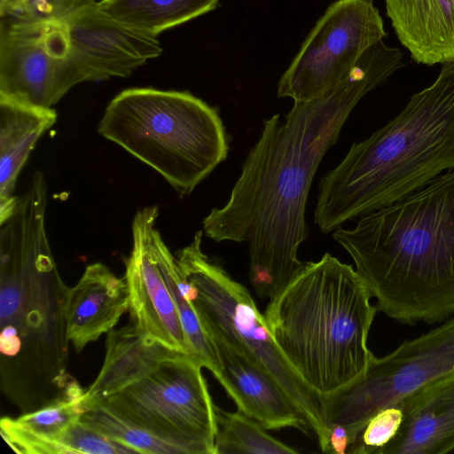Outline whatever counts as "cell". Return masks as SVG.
<instances>
[{
  "label": "cell",
  "instance_id": "obj_1",
  "mask_svg": "<svg viewBox=\"0 0 454 454\" xmlns=\"http://www.w3.org/2000/svg\"><path fill=\"white\" fill-rule=\"evenodd\" d=\"M402 51L380 41L348 76L324 96L294 102L281 120L263 121L230 198L203 219L215 242H247L249 280L260 298L271 299L300 271V245L308 238L305 212L324 156L358 102L404 66Z\"/></svg>",
  "mask_w": 454,
  "mask_h": 454
},
{
  "label": "cell",
  "instance_id": "obj_2",
  "mask_svg": "<svg viewBox=\"0 0 454 454\" xmlns=\"http://www.w3.org/2000/svg\"><path fill=\"white\" fill-rule=\"evenodd\" d=\"M377 300L410 325L454 316V168L333 233Z\"/></svg>",
  "mask_w": 454,
  "mask_h": 454
},
{
  "label": "cell",
  "instance_id": "obj_3",
  "mask_svg": "<svg viewBox=\"0 0 454 454\" xmlns=\"http://www.w3.org/2000/svg\"><path fill=\"white\" fill-rule=\"evenodd\" d=\"M454 168V61L403 109L351 145L318 185L314 222L325 232L399 201Z\"/></svg>",
  "mask_w": 454,
  "mask_h": 454
},
{
  "label": "cell",
  "instance_id": "obj_4",
  "mask_svg": "<svg viewBox=\"0 0 454 454\" xmlns=\"http://www.w3.org/2000/svg\"><path fill=\"white\" fill-rule=\"evenodd\" d=\"M349 264L325 253L270 299L264 317L289 364L314 390L332 394L358 378L374 355L367 339L377 312Z\"/></svg>",
  "mask_w": 454,
  "mask_h": 454
},
{
  "label": "cell",
  "instance_id": "obj_5",
  "mask_svg": "<svg viewBox=\"0 0 454 454\" xmlns=\"http://www.w3.org/2000/svg\"><path fill=\"white\" fill-rule=\"evenodd\" d=\"M202 367L133 324L112 330L102 368L83 393V410L103 405L179 454H215V404Z\"/></svg>",
  "mask_w": 454,
  "mask_h": 454
},
{
  "label": "cell",
  "instance_id": "obj_6",
  "mask_svg": "<svg viewBox=\"0 0 454 454\" xmlns=\"http://www.w3.org/2000/svg\"><path fill=\"white\" fill-rule=\"evenodd\" d=\"M47 185L34 173L13 214L0 224L2 358H35L64 385L68 340L62 281L46 232Z\"/></svg>",
  "mask_w": 454,
  "mask_h": 454
},
{
  "label": "cell",
  "instance_id": "obj_7",
  "mask_svg": "<svg viewBox=\"0 0 454 454\" xmlns=\"http://www.w3.org/2000/svg\"><path fill=\"white\" fill-rule=\"evenodd\" d=\"M98 131L154 169L181 197L229 153L217 109L188 91L126 89L109 102Z\"/></svg>",
  "mask_w": 454,
  "mask_h": 454
},
{
  "label": "cell",
  "instance_id": "obj_8",
  "mask_svg": "<svg viewBox=\"0 0 454 454\" xmlns=\"http://www.w3.org/2000/svg\"><path fill=\"white\" fill-rule=\"evenodd\" d=\"M203 231L177 253L182 275L204 330L210 329L271 375L301 413L321 451L327 444L323 395L309 386L277 345L250 293L202 250Z\"/></svg>",
  "mask_w": 454,
  "mask_h": 454
},
{
  "label": "cell",
  "instance_id": "obj_9",
  "mask_svg": "<svg viewBox=\"0 0 454 454\" xmlns=\"http://www.w3.org/2000/svg\"><path fill=\"white\" fill-rule=\"evenodd\" d=\"M454 371V316L391 353L372 358L355 380L323 395L326 427H346L356 442L370 419L422 385Z\"/></svg>",
  "mask_w": 454,
  "mask_h": 454
},
{
  "label": "cell",
  "instance_id": "obj_10",
  "mask_svg": "<svg viewBox=\"0 0 454 454\" xmlns=\"http://www.w3.org/2000/svg\"><path fill=\"white\" fill-rule=\"evenodd\" d=\"M387 35L372 0H337L317 21L278 83V98H318L338 86Z\"/></svg>",
  "mask_w": 454,
  "mask_h": 454
},
{
  "label": "cell",
  "instance_id": "obj_11",
  "mask_svg": "<svg viewBox=\"0 0 454 454\" xmlns=\"http://www.w3.org/2000/svg\"><path fill=\"white\" fill-rule=\"evenodd\" d=\"M90 82L73 52L65 22L0 20V95L52 108L73 87Z\"/></svg>",
  "mask_w": 454,
  "mask_h": 454
},
{
  "label": "cell",
  "instance_id": "obj_12",
  "mask_svg": "<svg viewBox=\"0 0 454 454\" xmlns=\"http://www.w3.org/2000/svg\"><path fill=\"white\" fill-rule=\"evenodd\" d=\"M157 206L139 209L132 222V249L125 274L132 324L145 337L193 356L163 270L168 248L156 222Z\"/></svg>",
  "mask_w": 454,
  "mask_h": 454
},
{
  "label": "cell",
  "instance_id": "obj_13",
  "mask_svg": "<svg viewBox=\"0 0 454 454\" xmlns=\"http://www.w3.org/2000/svg\"><path fill=\"white\" fill-rule=\"evenodd\" d=\"M74 54L90 82L128 77L163 49L157 36L126 26L94 4L65 21Z\"/></svg>",
  "mask_w": 454,
  "mask_h": 454
},
{
  "label": "cell",
  "instance_id": "obj_14",
  "mask_svg": "<svg viewBox=\"0 0 454 454\" xmlns=\"http://www.w3.org/2000/svg\"><path fill=\"white\" fill-rule=\"evenodd\" d=\"M220 364L219 383L238 410L267 430L311 432L304 417L277 380L218 333L205 330Z\"/></svg>",
  "mask_w": 454,
  "mask_h": 454
},
{
  "label": "cell",
  "instance_id": "obj_15",
  "mask_svg": "<svg viewBox=\"0 0 454 454\" xmlns=\"http://www.w3.org/2000/svg\"><path fill=\"white\" fill-rule=\"evenodd\" d=\"M395 403L403 421L378 454H445L454 450V371Z\"/></svg>",
  "mask_w": 454,
  "mask_h": 454
},
{
  "label": "cell",
  "instance_id": "obj_16",
  "mask_svg": "<svg viewBox=\"0 0 454 454\" xmlns=\"http://www.w3.org/2000/svg\"><path fill=\"white\" fill-rule=\"evenodd\" d=\"M129 309L126 280L102 262L89 264L69 288L65 309L66 334L76 352L109 333Z\"/></svg>",
  "mask_w": 454,
  "mask_h": 454
},
{
  "label": "cell",
  "instance_id": "obj_17",
  "mask_svg": "<svg viewBox=\"0 0 454 454\" xmlns=\"http://www.w3.org/2000/svg\"><path fill=\"white\" fill-rule=\"evenodd\" d=\"M384 1L396 37L415 62L454 61V0Z\"/></svg>",
  "mask_w": 454,
  "mask_h": 454
},
{
  "label": "cell",
  "instance_id": "obj_18",
  "mask_svg": "<svg viewBox=\"0 0 454 454\" xmlns=\"http://www.w3.org/2000/svg\"><path fill=\"white\" fill-rule=\"evenodd\" d=\"M53 108L0 95V224L13 214L17 178L41 137L57 121Z\"/></svg>",
  "mask_w": 454,
  "mask_h": 454
},
{
  "label": "cell",
  "instance_id": "obj_19",
  "mask_svg": "<svg viewBox=\"0 0 454 454\" xmlns=\"http://www.w3.org/2000/svg\"><path fill=\"white\" fill-rule=\"evenodd\" d=\"M220 0H101L98 8L119 22L158 36L215 10Z\"/></svg>",
  "mask_w": 454,
  "mask_h": 454
},
{
  "label": "cell",
  "instance_id": "obj_20",
  "mask_svg": "<svg viewBox=\"0 0 454 454\" xmlns=\"http://www.w3.org/2000/svg\"><path fill=\"white\" fill-rule=\"evenodd\" d=\"M215 454H295L299 451L266 432L259 422L239 411L215 405Z\"/></svg>",
  "mask_w": 454,
  "mask_h": 454
},
{
  "label": "cell",
  "instance_id": "obj_21",
  "mask_svg": "<svg viewBox=\"0 0 454 454\" xmlns=\"http://www.w3.org/2000/svg\"><path fill=\"white\" fill-rule=\"evenodd\" d=\"M84 391L77 383H69L62 398H57L49 404L15 419L21 428L46 442L64 453L58 443L62 433L83 413L82 395Z\"/></svg>",
  "mask_w": 454,
  "mask_h": 454
},
{
  "label": "cell",
  "instance_id": "obj_22",
  "mask_svg": "<svg viewBox=\"0 0 454 454\" xmlns=\"http://www.w3.org/2000/svg\"><path fill=\"white\" fill-rule=\"evenodd\" d=\"M79 420L136 453L179 454L169 443L131 424L103 405L85 411Z\"/></svg>",
  "mask_w": 454,
  "mask_h": 454
},
{
  "label": "cell",
  "instance_id": "obj_23",
  "mask_svg": "<svg viewBox=\"0 0 454 454\" xmlns=\"http://www.w3.org/2000/svg\"><path fill=\"white\" fill-rule=\"evenodd\" d=\"M403 421V412L396 403L375 413L360 434L349 454H378L396 435Z\"/></svg>",
  "mask_w": 454,
  "mask_h": 454
},
{
  "label": "cell",
  "instance_id": "obj_24",
  "mask_svg": "<svg viewBox=\"0 0 454 454\" xmlns=\"http://www.w3.org/2000/svg\"><path fill=\"white\" fill-rule=\"evenodd\" d=\"M57 442L64 450L65 454L136 453L130 448L82 423L79 419L62 433Z\"/></svg>",
  "mask_w": 454,
  "mask_h": 454
},
{
  "label": "cell",
  "instance_id": "obj_25",
  "mask_svg": "<svg viewBox=\"0 0 454 454\" xmlns=\"http://www.w3.org/2000/svg\"><path fill=\"white\" fill-rule=\"evenodd\" d=\"M95 0H27L21 12L12 17L32 22L63 23Z\"/></svg>",
  "mask_w": 454,
  "mask_h": 454
},
{
  "label": "cell",
  "instance_id": "obj_26",
  "mask_svg": "<svg viewBox=\"0 0 454 454\" xmlns=\"http://www.w3.org/2000/svg\"><path fill=\"white\" fill-rule=\"evenodd\" d=\"M27 0H0V16H13L21 12Z\"/></svg>",
  "mask_w": 454,
  "mask_h": 454
}]
</instances>
